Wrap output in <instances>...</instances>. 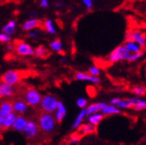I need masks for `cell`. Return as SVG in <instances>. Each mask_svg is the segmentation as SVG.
Returning a JSON list of instances; mask_svg holds the SVG:
<instances>
[{
    "mask_svg": "<svg viewBox=\"0 0 146 145\" xmlns=\"http://www.w3.org/2000/svg\"><path fill=\"white\" fill-rule=\"evenodd\" d=\"M56 120L54 119V117L53 114L49 113H45L43 112L42 114L39 115L38 119V126L40 131L46 134H50L56 127Z\"/></svg>",
    "mask_w": 146,
    "mask_h": 145,
    "instance_id": "6da1fadb",
    "label": "cell"
},
{
    "mask_svg": "<svg viewBox=\"0 0 146 145\" xmlns=\"http://www.w3.org/2000/svg\"><path fill=\"white\" fill-rule=\"evenodd\" d=\"M23 77V71L20 70H10L5 71V73L0 77L1 82L7 84L9 85L14 86L20 83L21 78Z\"/></svg>",
    "mask_w": 146,
    "mask_h": 145,
    "instance_id": "7a4b0ae2",
    "label": "cell"
},
{
    "mask_svg": "<svg viewBox=\"0 0 146 145\" xmlns=\"http://www.w3.org/2000/svg\"><path fill=\"white\" fill-rule=\"evenodd\" d=\"M58 101L57 98L52 95H46L42 96L41 103L39 104L41 110L45 113L52 114L55 111L57 105H58Z\"/></svg>",
    "mask_w": 146,
    "mask_h": 145,
    "instance_id": "3957f363",
    "label": "cell"
},
{
    "mask_svg": "<svg viewBox=\"0 0 146 145\" xmlns=\"http://www.w3.org/2000/svg\"><path fill=\"white\" fill-rule=\"evenodd\" d=\"M42 100V95L33 87H28L24 93V101L28 106L38 107L39 106Z\"/></svg>",
    "mask_w": 146,
    "mask_h": 145,
    "instance_id": "277c9868",
    "label": "cell"
},
{
    "mask_svg": "<svg viewBox=\"0 0 146 145\" xmlns=\"http://www.w3.org/2000/svg\"><path fill=\"white\" fill-rule=\"evenodd\" d=\"M14 51L20 56H32L35 49L28 43L23 40H16L14 43Z\"/></svg>",
    "mask_w": 146,
    "mask_h": 145,
    "instance_id": "5b68a950",
    "label": "cell"
},
{
    "mask_svg": "<svg viewBox=\"0 0 146 145\" xmlns=\"http://www.w3.org/2000/svg\"><path fill=\"white\" fill-rule=\"evenodd\" d=\"M129 54H130L127 52L125 46L121 45L118 47H116L112 52L110 54L108 60L111 62H118L123 60H127V58L128 57Z\"/></svg>",
    "mask_w": 146,
    "mask_h": 145,
    "instance_id": "8992f818",
    "label": "cell"
},
{
    "mask_svg": "<svg viewBox=\"0 0 146 145\" xmlns=\"http://www.w3.org/2000/svg\"><path fill=\"white\" fill-rule=\"evenodd\" d=\"M38 131H39V129H38L36 122L32 119H30L27 121L26 126H25L23 133L26 136V138L31 140V139L36 138V135L38 134Z\"/></svg>",
    "mask_w": 146,
    "mask_h": 145,
    "instance_id": "52a82bcc",
    "label": "cell"
},
{
    "mask_svg": "<svg viewBox=\"0 0 146 145\" xmlns=\"http://www.w3.org/2000/svg\"><path fill=\"white\" fill-rule=\"evenodd\" d=\"M127 41L135 42L141 48L146 46V36L140 31H133L127 35Z\"/></svg>",
    "mask_w": 146,
    "mask_h": 145,
    "instance_id": "ba28073f",
    "label": "cell"
},
{
    "mask_svg": "<svg viewBox=\"0 0 146 145\" xmlns=\"http://www.w3.org/2000/svg\"><path fill=\"white\" fill-rule=\"evenodd\" d=\"M28 104L23 99H17L13 101V111L15 114L23 115L28 110Z\"/></svg>",
    "mask_w": 146,
    "mask_h": 145,
    "instance_id": "9c48e42d",
    "label": "cell"
},
{
    "mask_svg": "<svg viewBox=\"0 0 146 145\" xmlns=\"http://www.w3.org/2000/svg\"><path fill=\"white\" fill-rule=\"evenodd\" d=\"M75 78L78 81H87L93 84H98L101 81V79L98 77L91 76L88 73H86V72H82V71L77 72L75 74Z\"/></svg>",
    "mask_w": 146,
    "mask_h": 145,
    "instance_id": "30bf717a",
    "label": "cell"
},
{
    "mask_svg": "<svg viewBox=\"0 0 146 145\" xmlns=\"http://www.w3.org/2000/svg\"><path fill=\"white\" fill-rule=\"evenodd\" d=\"M54 113V119L56 120V122L60 123L64 119L65 117H66L67 109H66V107H65V105L62 103V101H58V105H57L56 110H55V111Z\"/></svg>",
    "mask_w": 146,
    "mask_h": 145,
    "instance_id": "8fae6325",
    "label": "cell"
},
{
    "mask_svg": "<svg viewBox=\"0 0 146 145\" xmlns=\"http://www.w3.org/2000/svg\"><path fill=\"white\" fill-rule=\"evenodd\" d=\"M14 95V87L0 82V98H11Z\"/></svg>",
    "mask_w": 146,
    "mask_h": 145,
    "instance_id": "7c38bea8",
    "label": "cell"
},
{
    "mask_svg": "<svg viewBox=\"0 0 146 145\" xmlns=\"http://www.w3.org/2000/svg\"><path fill=\"white\" fill-rule=\"evenodd\" d=\"M27 121H28V119H26L23 115H17V118H16L15 121H14L12 128L16 132L23 133L25 126H26Z\"/></svg>",
    "mask_w": 146,
    "mask_h": 145,
    "instance_id": "4fadbf2b",
    "label": "cell"
},
{
    "mask_svg": "<svg viewBox=\"0 0 146 145\" xmlns=\"http://www.w3.org/2000/svg\"><path fill=\"white\" fill-rule=\"evenodd\" d=\"M96 126L89 124V123H86V124H82L78 128L77 134H79L80 136H82V135L94 134V133H96Z\"/></svg>",
    "mask_w": 146,
    "mask_h": 145,
    "instance_id": "5bb4252c",
    "label": "cell"
},
{
    "mask_svg": "<svg viewBox=\"0 0 146 145\" xmlns=\"http://www.w3.org/2000/svg\"><path fill=\"white\" fill-rule=\"evenodd\" d=\"M105 105H106L105 103H96L86 106V108L85 109L86 116H89L94 113H99L105 107Z\"/></svg>",
    "mask_w": 146,
    "mask_h": 145,
    "instance_id": "9a60e30c",
    "label": "cell"
},
{
    "mask_svg": "<svg viewBox=\"0 0 146 145\" xmlns=\"http://www.w3.org/2000/svg\"><path fill=\"white\" fill-rule=\"evenodd\" d=\"M41 25V23L38 19H30L24 21L23 24L21 25V28L24 31H31L35 28H38Z\"/></svg>",
    "mask_w": 146,
    "mask_h": 145,
    "instance_id": "2e32d148",
    "label": "cell"
},
{
    "mask_svg": "<svg viewBox=\"0 0 146 145\" xmlns=\"http://www.w3.org/2000/svg\"><path fill=\"white\" fill-rule=\"evenodd\" d=\"M13 112V103L10 101H4L0 103V117H5L6 115Z\"/></svg>",
    "mask_w": 146,
    "mask_h": 145,
    "instance_id": "e0dca14e",
    "label": "cell"
},
{
    "mask_svg": "<svg viewBox=\"0 0 146 145\" xmlns=\"http://www.w3.org/2000/svg\"><path fill=\"white\" fill-rule=\"evenodd\" d=\"M86 117H87V116H86V110L84 109V110L80 111L79 113L77 115V117H76L74 122H73L72 126H71L72 130H78V128L83 124V121L86 119Z\"/></svg>",
    "mask_w": 146,
    "mask_h": 145,
    "instance_id": "ac0fdd59",
    "label": "cell"
},
{
    "mask_svg": "<svg viewBox=\"0 0 146 145\" xmlns=\"http://www.w3.org/2000/svg\"><path fill=\"white\" fill-rule=\"evenodd\" d=\"M17 118V114L14 112H12L8 115H6L5 117H4V129H9L12 128L14 121H15Z\"/></svg>",
    "mask_w": 146,
    "mask_h": 145,
    "instance_id": "d6986e66",
    "label": "cell"
},
{
    "mask_svg": "<svg viewBox=\"0 0 146 145\" xmlns=\"http://www.w3.org/2000/svg\"><path fill=\"white\" fill-rule=\"evenodd\" d=\"M50 54L48 49L43 45H40L36 47L34 51V55L38 58H41V59H45V58L48 57Z\"/></svg>",
    "mask_w": 146,
    "mask_h": 145,
    "instance_id": "ffe728a7",
    "label": "cell"
},
{
    "mask_svg": "<svg viewBox=\"0 0 146 145\" xmlns=\"http://www.w3.org/2000/svg\"><path fill=\"white\" fill-rule=\"evenodd\" d=\"M15 30H16V21H8V23L2 28V32L9 35V36H12L13 34H14Z\"/></svg>",
    "mask_w": 146,
    "mask_h": 145,
    "instance_id": "44dd1931",
    "label": "cell"
},
{
    "mask_svg": "<svg viewBox=\"0 0 146 145\" xmlns=\"http://www.w3.org/2000/svg\"><path fill=\"white\" fill-rule=\"evenodd\" d=\"M104 116L102 114V113H94V114H92V115H89L87 116V121H88L89 124L96 126L99 123L104 119Z\"/></svg>",
    "mask_w": 146,
    "mask_h": 145,
    "instance_id": "7402d4cb",
    "label": "cell"
},
{
    "mask_svg": "<svg viewBox=\"0 0 146 145\" xmlns=\"http://www.w3.org/2000/svg\"><path fill=\"white\" fill-rule=\"evenodd\" d=\"M101 113L104 116H110V115H115V114H119L120 110L118 109L116 106H113L111 104L105 105V107L101 111Z\"/></svg>",
    "mask_w": 146,
    "mask_h": 145,
    "instance_id": "603a6c76",
    "label": "cell"
},
{
    "mask_svg": "<svg viewBox=\"0 0 146 145\" xmlns=\"http://www.w3.org/2000/svg\"><path fill=\"white\" fill-rule=\"evenodd\" d=\"M124 46H125L126 49L127 50V52L129 54H137V53L142 52V48L135 42L127 41L126 44Z\"/></svg>",
    "mask_w": 146,
    "mask_h": 145,
    "instance_id": "cb8c5ba5",
    "label": "cell"
},
{
    "mask_svg": "<svg viewBox=\"0 0 146 145\" xmlns=\"http://www.w3.org/2000/svg\"><path fill=\"white\" fill-rule=\"evenodd\" d=\"M43 27H44V28H45V30L51 35H54L56 33V28L54 27V24L52 20L46 19L45 21L43 23Z\"/></svg>",
    "mask_w": 146,
    "mask_h": 145,
    "instance_id": "d4e9b609",
    "label": "cell"
},
{
    "mask_svg": "<svg viewBox=\"0 0 146 145\" xmlns=\"http://www.w3.org/2000/svg\"><path fill=\"white\" fill-rule=\"evenodd\" d=\"M50 48L52 49L54 52L56 53H61L62 52V43L61 39L59 38H55L50 43Z\"/></svg>",
    "mask_w": 146,
    "mask_h": 145,
    "instance_id": "484cf974",
    "label": "cell"
},
{
    "mask_svg": "<svg viewBox=\"0 0 146 145\" xmlns=\"http://www.w3.org/2000/svg\"><path fill=\"white\" fill-rule=\"evenodd\" d=\"M133 109L135 111H143L146 109V101L140 99V98H135V104Z\"/></svg>",
    "mask_w": 146,
    "mask_h": 145,
    "instance_id": "4316f807",
    "label": "cell"
},
{
    "mask_svg": "<svg viewBox=\"0 0 146 145\" xmlns=\"http://www.w3.org/2000/svg\"><path fill=\"white\" fill-rule=\"evenodd\" d=\"M132 93L135 95H144L146 93V88L143 85H136L133 87Z\"/></svg>",
    "mask_w": 146,
    "mask_h": 145,
    "instance_id": "83f0119b",
    "label": "cell"
},
{
    "mask_svg": "<svg viewBox=\"0 0 146 145\" xmlns=\"http://www.w3.org/2000/svg\"><path fill=\"white\" fill-rule=\"evenodd\" d=\"M80 140H81V136L79 134H73L70 137V145H77L79 143Z\"/></svg>",
    "mask_w": 146,
    "mask_h": 145,
    "instance_id": "f1b7e54d",
    "label": "cell"
},
{
    "mask_svg": "<svg viewBox=\"0 0 146 145\" xmlns=\"http://www.w3.org/2000/svg\"><path fill=\"white\" fill-rule=\"evenodd\" d=\"M143 52H140V53H137V54H130L128 55V57L127 58V61L128 62H135L139 60L141 57H143Z\"/></svg>",
    "mask_w": 146,
    "mask_h": 145,
    "instance_id": "f546056e",
    "label": "cell"
},
{
    "mask_svg": "<svg viewBox=\"0 0 146 145\" xmlns=\"http://www.w3.org/2000/svg\"><path fill=\"white\" fill-rule=\"evenodd\" d=\"M77 106L79 109H81V110H84V109H86L87 106V100L85 98H82V97L78 98L77 100Z\"/></svg>",
    "mask_w": 146,
    "mask_h": 145,
    "instance_id": "4dcf8cb0",
    "label": "cell"
},
{
    "mask_svg": "<svg viewBox=\"0 0 146 145\" xmlns=\"http://www.w3.org/2000/svg\"><path fill=\"white\" fill-rule=\"evenodd\" d=\"M100 69L96 66H91L89 69H88V73L89 75L91 76H94V77H98L100 75Z\"/></svg>",
    "mask_w": 146,
    "mask_h": 145,
    "instance_id": "1f68e13d",
    "label": "cell"
},
{
    "mask_svg": "<svg viewBox=\"0 0 146 145\" xmlns=\"http://www.w3.org/2000/svg\"><path fill=\"white\" fill-rule=\"evenodd\" d=\"M12 40L11 36L5 34V33H0V43H10Z\"/></svg>",
    "mask_w": 146,
    "mask_h": 145,
    "instance_id": "d6a6232c",
    "label": "cell"
},
{
    "mask_svg": "<svg viewBox=\"0 0 146 145\" xmlns=\"http://www.w3.org/2000/svg\"><path fill=\"white\" fill-rule=\"evenodd\" d=\"M82 3L85 5V6L86 7V9L88 11H90L92 9V6H93L92 0H82Z\"/></svg>",
    "mask_w": 146,
    "mask_h": 145,
    "instance_id": "836d02e7",
    "label": "cell"
},
{
    "mask_svg": "<svg viewBox=\"0 0 146 145\" xmlns=\"http://www.w3.org/2000/svg\"><path fill=\"white\" fill-rule=\"evenodd\" d=\"M121 100L122 99H120V98H112L110 103H111V104L113 105V106H117L121 101Z\"/></svg>",
    "mask_w": 146,
    "mask_h": 145,
    "instance_id": "e575fe53",
    "label": "cell"
},
{
    "mask_svg": "<svg viewBox=\"0 0 146 145\" xmlns=\"http://www.w3.org/2000/svg\"><path fill=\"white\" fill-rule=\"evenodd\" d=\"M39 5H40L41 7H43V8H47V7L49 6L48 0H40Z\"/></svg>",
    "mask_w": 146,
    "mask_h": 145,
    "instance_id": "d590c367",
    "label": "cell"
},
{
    "mask_svg": "<svg viewBox=\"0 0 146 145\" xmlns=\"http://www.w3.org/2000/svg\"><path fill=\"white\" fill-rule=\"evenodd\" d=\"M27 36H28V37L30 38H33V39H35V38H38V34H36V32H34V31H28Z\"/></svg>",
    "mask_w": 146,
    "mask_h": 145,
    "instance_id": "8d00e7d4",
    "label": "cell"
},
{
    "mask_svg": "<svg viewBox=\"0 0 146 145\" xmlns=\"http://www.w3.org/2000/svg\"><path fill=\"white\" fill-rule=\"evenodd\" d=\"M6 49L8 50V51H10V52H12V51H14V45L8 43V44H7V46H6Z\"/></svg>",
    "mask_w": 146,
    "mask_h": 145,
    "instance_id": "74e56055",
    "label": "cell"
},
{
    "mask_svg": "<svg viewBox=\"0 0 146 145\" xmlns=\"http://www.w3.org/2000/svg\"><path fill=\"white\" fill-rule=\"evenodd\" d=\"M4 129V119L3 117H0V131Z\"/></svg>",
    "mask_w": 146,
    "mask_h": 145,
    "instance_id": "f35d334b",
    "label": "cell"
},
{
    "mask_svg": "<svg viewBox=\"0 0 146 145\" xmlns=\"http://www.w3.org/2000/svg\"><path fill=\"white\" fill-rule=\"evenodd\" d=\"M63 3L61 2V1H58V2H55V6L56 7H62L63 6Z\"/></svg>",
    "mask_w": 146,
    "mask_h": 145,
    "instance_id": "ab89813d",
    "label": "cell"
},
{
    "mask_svg": "<svg viewBox=\"0 0 146 145\" xmlns=\"http://www.w3.org/2000/svg\"><path fill=\"white\" fill-rule=\"evenodd\" d=\"M61 62H66V58H64V57H62V59H61Z\"/></svg>",
    "mask_w": 146,
    "mask_h": 145,
    "instance_id": "60d3db41",
    "label": "cell"
},
{
    "mask_svg": "<svg viewBox=\"0 0 146 145\" xmlns=\"http://www.w3.org/2000/svg\"><path fill=\"white\" fill-rule=\"evenodd\" d=\"M145 72H146V66H145Z\"/></svg>",
    "mask_w": 146,
    "mask_h": 145,
    "instance_id": "b9f144b4",
    "label": "cell"
},
{
    "mask_svg": "<svg viewBox=\"0 0 146 145\" xmlns=\"http://www.w3.org/2000/svg\"><path fill=\"white\" fill-rule=\"evenodd\" d=\"M0 1H1V0H0Z\"/></svg>",
    "mask_w": 146,
    "mask_h": 145,
    "instance_id": "7bdbcfd3",
    "label": "cell"
}]
</instances>
